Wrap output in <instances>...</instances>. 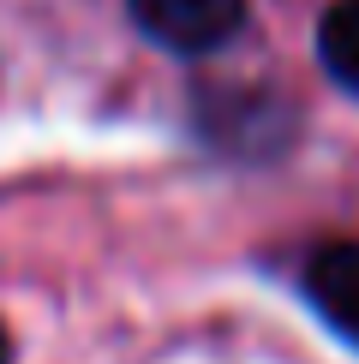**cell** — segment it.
<instances>
[{
  "mask_svg": "<svg viewBox=\"0 0 359 364\" xmlns=\"http://www.w3.org/2000/svg\"><path fill=\"white\" fill-rule=\"evenodd\" d=\"M144 36L174 54H209L246 24V0H126Z\"/></svg>",
  "mask_w": 359,
  "mask_h": 364,
  "instance_id": "obj_1",
  "label": "cell"
},
{
  "mask_svg": "<svg viewBox=\"0 0 359 364\" xmlns=\"http://www.w3.org/2000/svg\"><path fill=\"white\" fill-rule=\"evenodd\" d=\"M306 293L323 323L359 346V245H323L306 263Z\"/></svg>",
  "mask_w": 359,
  "mask_h": 364,
  "instance_id": "obj_2",
  "label": "cell"
},
{
  "mask_svg": "<svg viewBox=\"0 0 359 364\" xmlns=\"http://www.w3.org/2000/svg\"><path fill=\"white\" fill-rule=\"evenodd\" d=\"M318 60L341 90L359 96V0H335L318 24Z\"/></svg>",
  "mask_w": 359,
  "mask_h": 364,
  "instance_id": "obj_3",
  "label": "cell"
},
{
  "mask_svg": "<svg viewBox=\"0 0 359 364\" xmlns=\"http://www.w3.org/2000/svg\"><path fill=\"white\" fill-rule=\"evenodd\" d=\"M0 364H12V341H6V328H0Z\"/></svg>",
  "mask_w": 359,
  "mask_h": 364,
  "instance_id": "obj_4",
  "label": "cell"
}]
</instances>
